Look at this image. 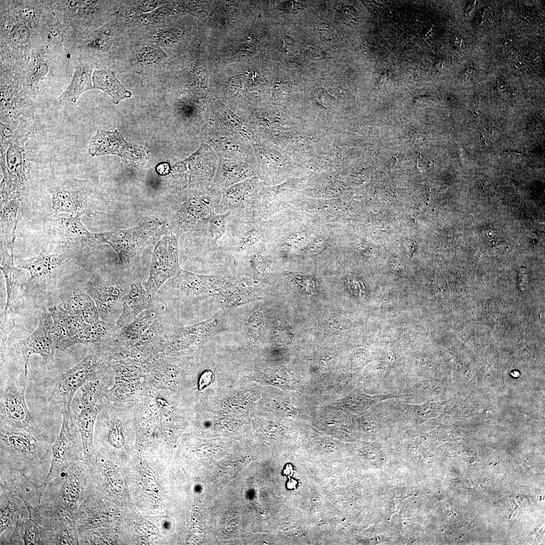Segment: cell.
I'll use <instances>...</instances> for the list:
<instances>
[{
  "instance_id": "38",
  "label": "cell",
  "mask_w": 545,
  "mask_h": 545,
  "mask_svg": "<svg viewBox=\"0 0 545 545\" xmlns=\"http://www.w3.org/2000/svg\"><path fill=\"white\" fill-rule=\"evenodd\" d=\"M342 13L348 20L351 21H355L357 12L353 8L350 6H346L343 9Z\"/></svg>"
},
{
  "instance_id": "4",
  "label": "cell",
  "mask_w": 545,
  "mask_h": 545,
  "mask_svg": "<svg viewBox=\"0 0 545 545\" xmlns=\"http://www.w3.org/2000/svg\"><path fill=\"white\" fill-rule=\"evenodd\" d=\"M264 226L253 207L230 210L225 234L219 240V244L232 259L263 249L266 234Z\"/></svg>"
},
{
  "instance_id": "7",
  "label": "cell",
  "mask_w": 545,
  "mask_h": 545,
  "mask_svg": "<svg viewBox=\"0 0 545 545\" xmlns=\"http://www.w3.org/2000/svg\"><path fill=\"white\" fill-rule=\"evenodd\" d=\"M162 226V222L159 219L151 218L132 228L97 233L95 237L115 250L119 263L128 264L141 253Z\"/></svg>"
},
{
  "instance_id": "5",
  "label": "cell",
  "mask_w": 545,
  "mask_h": 545,
  "mask_svg": "<svg viewBox=\"0 0 545 545\" xmlns=\"http://www.w3.org/2000/svg\"><path fill=\"white\" fill-rule=\"evenodd\" d=\"M230 211L224 214L213 212L183 235L186 253L209 262L228 261L232 258L219 244L225 234Z\"/></svg>"
},
{
  "instance_id": "22",
  "label": "cell",
  "mask_w": 545,
  "mask_h": 545,
  "mask_svg": "<svg viewBox=\"0 0 545 545\" xmlns=\"http://www.w3.org/2000/svg\"><path fill=\"white\" fill-rule=\"evenodd\" d=\"M55 229L65 245L77 247L94 244L98 240L82 224L80 217H58Z\"/></svg>"
},
{
  "instance_id": "24",
  "label": "cell",
  "mask_w": 545,
  "mask_h": 545,
  "mask_svg": "<svg viewBox=\"0 0 545 545\" xmlns=\"http://www.w3.org/2000/svg\"><path fill=\"white\" fill-rule=\"evenodd\" d=\"M119 329L117 324L98 320L87 324L72 337L62 341L58 349L64 351L77 344L102 342L114 336Z\"/></svg>"
},
{
  "instance_id": "18",
  "label": "cell",
  "mask_w": 545,
  "mask_h": 545,
  "mask_svg": "<svg viewBox=\"0 0 545 545\" xmlns=\"http://www.w3.org/2000/svg\"><path fill=\"white\" fill-rule=\"evenodd\" d=\"M67 259L64 253L43 251L20 261L17 266L26 269L31 276L25 287L42 285L50 281L59 273Z\"/></svg>"
},
{
  "instance_id": "34",
  "label": "cell",
  "mask_w": 545,
  "mask_h": 545,
  "mask_svg": "<svg viewBox=\"0 0 545 545\" xmlns=\"http://www.w3.org/2000/svg\"><path fill=\"white\" fill-rule=\"evenodd\" d=\"M22 541L23 544L25 545H47V536L44 528L30 512L23 526Z\"/></svg>"
},
{
  "instance_id": "42",
  "label": "cell",
  "mask_w": 545,
  "mask_h": 545,
  "mask_svg": "<svg viewBox=\"0 0 545 545\" xmlns=\"http://www.w3.org/2000/svg\"><path fill=\"white\" fill-rule=\"evenodd\" d=\"M389 74L387 72H384L380 74L379 76V80L381 81H385L389 78Z\"/></svg>"
},
{
  "instance_id": "13",
  "label": "cell",
  "mask_w": 545,
  "mask_h": 545,
  "mask_svg": "<svg viewBox=\"0 0 545 545\" xmlns=\"http://www.w3.org/2000/svg\"><path fill=\"white\" fill-rule=\"evenodd\" d=\"M92 156L118 155L128 166L137 167L148 158L146 149L140 145L126 142L117 130L113 132L99 129L88 145Z\"/></svg>"
},
{
  "instance_id": "36",
  "label": "cell",
  "mask_w": 545,
  "mask_h": 545,
  "mask_svg": "<svg viewBox=\"0 0 545 545\" xmlns=\"http://www.w3.org/2000/svg\"><path fill=\"white\" fill-rule=\"evenodd\" d=\"M213 373L210 370H206L201 375L198 381V387L200 390L207 387L212 382Z\"/></svg>"
},
{
  "instance_id": "10",
  "label": "cell",
  "mask_w": 545,
  "mask_h": 545,
  "mask_svg": "<svg viewBox=\"0 0 545 545\" xmlns=\"http://www.w3.org/2000/svg\"><path fill=\"white\" fill-rule=\"evenodd\" d=\"M178 237L172 232L157 243L151 260L149 274L144 287L153 298L161 286L180 270Z\"/></svg>"
},
{
  "instance_id": "33",
  "label": "cell",
  "mask_w": 545,
  "mask_h": 545,
  "mask_svg": "<svg viewBox=\"0 0 545 545\" xmlns=\"http://www.w3.org/2000/svg\"><path fill=\"white\" fill-rule=\"evenodd\" d=\"M156 311L149 307L131 323L121 329L119 336L130 341H136L158 319Z\"/></svg>"
},
{
  "instance_id": "1",
  "label": "cell",
  "mask_w": 545,
  "mask_h": 545,
  "mask_svg": "<svg viewBox=\"0 0 545 545\" xmlns=\"http://www.w3.org/2000/svg\"><path fill=\"white\" fill-rule=\"evenodd\" d=\"M54 442L44 431L1 424L0 482L26 479L40 485L50 469Z\"/></svg>"
},
{
  "instance_id": "15",
  "label": "cell",
  "mask_w": 545,
  "mask_h": 545,
  "mask_svg": "<svg viewBox=\"0 0 545 545\" xmlns=\"http://www.w3.org/2000/svg\"><path fill=\"white\" fill-rule=\"evenodd\" d=\"M97 359L91 355L82 359L70 369L62 373L56 379L51 393L47 399L50 405H61L70 409L72 398L78 389L82 387L93 375L98 367Z\"/></svg>"
},
{
  "instance_id": "27",
  "label": "cell",
  "mask_w": 545,
  "mask_h": 545,
  "mask_svg": "<svg viewBox=\"0 0 545 545\" xmlns=\"http://www.w3.org/2000/svg\"><path fill=\"white\" fill-rule=\"evenodd\" d=\"M81 410L76 422L79 428L83 444L85 463L92 458L93 449L92 433L96 416L98 412L96 403L81 401Z\"/></svg>"
},
{
  "instance_id": "19",
  "label": "cell",
  "mask_w": 545,
  "mask_h": 545,
  "mask_svg": "<svg viewBox=\"0 0 545 545\" xmlns=\"http://www.w3.org/2000/svg\"><path fill=\"white\" fill-rule=\"evenodd\" d=\"M29 514L28 507L15 493L0 483V544H6L18 521Z\"/></svg>"
},
{
  "instance_id": "11",
  "label": "cell",
  "mask_w": 545,
  "mask_h": 545,
  "mask_svg": "<svg viewBox=\"0 0 545 545\" xmlns=\"http://www.w3.org/2000/svg\"><path fill=\"white\" fill-rule=\"evenodd\" d=\"M49 191L56 213L67 212L73 217L93 214L88 181L70 177L50 188Z\"/></svg>"
},
{
  "instance_id": "25",
  "label": "cell",
  "mask_w": 545,
  "mask_h": 545,
  "mask_svg": "<svg viewBox=\"0 0 545 545\" xmlns=\"http://www.w3.org/2000/svg\"><path fill=\"white\" fill-rule=\"evenodd\" d=\"M22 198L1 199V246L13 248Z\"/></svg>"
},
{
  "instance_id": "12",
  "label": "cell",
  "mask_w": 545,
  "mask_h": 545,
  "mask_svg": "<svg viewBox=\"0 0 545 545\" xmlns=\"http://www.w3.org/2000/svg\"><path fill=\"white\" fill-rule=\"evenodd\" d=\"M38 319L37 329L16 344L17 348L22 353L24 370L26 373L32 354L40 355L48 365L52 362L55 351L61 342L55 332L52 318L48 310L43 308L38 314Z\"/></svg>"
},
{
  "instance_id": "28",
  "label": "cell",
  "mask_w": 545,
  "mask_h": 545,
  "mask_svg": "<svg viewBox=\"0 0 545 545\" xmlns=\"http://www.w3.org/2000/svg\"><path fill=\"white\" fill-rule=\"evenodd\" d=\"M48 311L52 318L55 332L61 342L72 337L88 324L82 318L66 310L61 305L51 307Z\"/></svg>"
},
{
  "instance_id": "37",
  "label": "cell",
  "mask_w": 545,
  "mask_h": 545,
  "mask_svg": "<svg viewBox=\"0 0 545 545\" xmlns=\"http://www.w3.org/2000/svg\"><path fill=\"white\" fill-rule=\"evenodd\" d=\"M475 74L476 70L474 68L470 67H466L461 71L460 78L466 80L473 79Z\"/></svg>"
},
{
  "instance_id": "20",
  "label": "cell",
  "mask_w": 545,
  "mask_h": 545,
  "mask_svg": "<svg viewBox=\"0 0 545 545\" xmlns=\"http://www.w3.org/2000/svg\"><path fill=\"white\" fill-rule=\"evenodd\" d=\"M13 248L1 246V269L4 274L7 289V301L3 316L18 304L22 297L26 282L22 279V271L14 263Z\"/></svg>"
},
{
  "instance_id": "26",
  "label": "cell",
  "mask_w": 545,
  "mask_h": 545,
  "mask_svg": "<svg viewBox=\"0 0 545 545\" xmlns=\"http://www.w3.org/2000/svg\"><path fill=\"white\" fill-rule=\"evenodd\" d=\"M61 306L66 310L82 318L88 324L99 320V314L91 297L80 290H74L62 295Z\"/></svg>"
},
{
  "instance_id": "17",
  "label": "cell",
  "mask_w": 545,
  "mask_h": 545,
  "mask_svg": "<svg viewBox=\"0 0 545 545\" xmlns=\"http://www.w3.org/2000/svg\"><path fill=\"white\" fill-rule=\"evenodd\" d=\"M231 276L197 274L180 269L168 285L192 296L220 295Z\"/></svg>"
},
{
  "instance_id": "14",
  "label": "cell",
  "mask_w": 545,
  "mask_h": 545,
  "mask_svg": "<svg viewBox=\"0 0 545 545\" xmlns=\"http://www.w3.org/2000/svg\"><path fill=\"white\" fill-rule=\"evenodd\" d=\"M130 288V286L116 281L95 278L88 283L86 290L94 301L102 320L113 323L122 313Z\"/></svg>"
},
{
  "instance_id": "39",
  "label": "cell",
  "mask_w": 545,
  "mask_h": 545,
  "mask_svg": "<svg viewBox=\"0 0 545 545\" xmlns=\"http://www.w3.org/2000/svg\"><path fill=\"white\" fill-rule=\"evenodd\" d=\"M491 15L492 10L488 7L484 8L482 13L481 22L483 23L487 21L491 17Z\"/></svg>"
},
{
  "instance_id": "32",
  "label": "cell",
  "mask_w": 545,
  "mask_h": 545,
  "mask_svg": "<svg viewBox=\"0 0 545 545\" xmlns=\"http://www.w3.org/2000/svg\"><path fill=\"white\" fill-rule=\"evenodd\" d=\"M221 328L222 323L219 319H210L198 324L179 328L173 335V340L176 342L205 340L216 333Z\"/></svg>"
},
{
  "instance_id": "3",
  "label": "cell",
  "mask_w": 545,
  "mask_h": 545,
  "mask_svg": "<svg viewBox=\"0 0 545 545\" xmlns=\"http://www.w3.org/2000/svg\"><path fill=\"white\" fill-rule=\"evenodd\" d=\"M88 480L84 461L67 466L47 484L40 505L73 520L88 495Z\"/></svg>"
},
{
  "instance_id": "9",
  "label": "cell",
  "mask_w": 545,
  "mask_h": 545,
  "mask_svg": "<svg viewBox=\"0 0 545 545\" xmlns=\"http://www.w3.org/2000/svg\"><path fill=\"white\" fill-rule=\"evenodd\" d=\"M28 374L9 378L1 387V424L35 431H43L33 419L25 400Z\"/></svg>"
},
{
  "instance_id": "40",
  "label": "cell",
  "mask_w": 545,
  "mask_h": 545,
  "mask_svg": "<svg viewBox=\"0 0 545 545\" xmlns=\"http://www.w3.org/2000/svg\"><path fill=\"white\" fill-rule=\"evenodd\" d=\"M454 45L459 49H463L464 46V40L459 37L455 36L453 38Z\"/></svg>"
},
{
  "instance_id": "21",
  "label": "cell",
  "mask_w": 545,
  "mask_h": 545,
  "mask_svg": "<svg viewBox=\"0 0 545 545\" xmlns=\"http://www.w3.org/2000/svg\"><path fill=\"white\" fill-rule=\"evenodd\" d=\"M258 188V182L251 178L228 188L222 192L221 201L213 212L224 214L230 210L253 207Z\"/></svg>"
},
{
  "instance_id": "8",
  "label": "cell",
  "mask_w": 545,
  "mask_h": 545,
  "mask_svg": "<svg viewBox=\"0 0 545 545\" xmlns=\"http://www.w3.org/2000/svg\"><path fill=\"white\" fill-rule=\"evenodd\" d=\"M63 420L60 430L52 447L50 467L44 481L40 485L43 493L49 482L63 468L83 461L84 450L80 433L71 414L70 409L62 408Z\"/></svg>"
},
{
  "instance_id": "6",
  "label": "cell",
  "mask_w": 545,
  "mask_h": 545,
  "mask_svg": "<svg viewBox=\"0 0 545 545\" xmlns=\"http://www.w3.org/2000/svg\"><path fill=\"white\" fill-rule=\"evenodd\" d=\"M222 192L211 185L193 188L174 208L172 225L176 235L192 229L216 209Z\"/></svg>"
},
{
  "instance_id": "29",
  "label": "cell",
  "mask_w": 545,
  "mask_h": 545,
  "mask_svg": "<svg viewBox=\"0 0 545 545\" xmlns=\"http://www.w3.org/2000/svg\"><path fill=\"white\" fill-rule=\"evenodd\" d=\"M253 171L248 165H229L225 162L219 165L211 186L222 193L228 188L253 175Z\"/></svg>"
},
{
  "instance_id": "30",
  "label": "cell",
  "mask_w": 545,
  "mask_h": 545,
  "mask_svg": "<svg viewBox=\"0 0 545 545\" xmlns=\"http://www.w3.org/2000/svg\"><path fill=\"white\" fill-rule=\"evenodd\" d=\"M93 88L101 90L112 98L115 103H118L122 99L131 96L130 91L127 90L117 78L114 71L108 70H95L93 73Z\"/></svg>"
},
{
  "instance_id": "31",
  "label": "cell",
  "mask_w": 545,
  "mask_h": 545,
  "mask_svg": "<svg viewBox=\"0 0 545 545\" xmlns=\"http://www.w3.org/2000/svg\"><path fill=\"white\" fill-rule=\"evenodd\" d=\"M91 73V68L87 64L76 67L70 84L59 98L60 102H75L83 92L93 88Z\"/></svg>"
},
{
  "instance_id": "41",
  "label": "cell",
  "mask_w": 545,
  "mask_h": 545,
  "mask_svg": "<svg viewBox=\"0 0 545 545\" xmlns=\"http://www.w3.org/2000/svg\"><path fill=\"white\" fill-rule=\"evenodd\" d=\"M475 2H471L468 5V6H467V7L466 8V13H465L466 15H467V16H470V15L473 11V10L475 8Z\"/></svg>"
},
{
  "instance_id": "2",
  "label": "cell",
  "mask_w": 545,
  "mask_h": 545,
  "mask_svg": "<svg viewBox=\"0 0 545 545\" xmlns=\"http://www.w3.org/2000/svg\"><path fill=\"white\" fill-rule=\"evenodd\" d=\"M1 166L3 178L1 184V199L22 198L29 178V159L27 141L28 134H18L10 126L1 124Z\"/></svg>"
},
{
  "instance_id": "16",
  "label": "cell",
  "mask_w": 545,
  "mask_h": 545,
  "mask_svg": "<svg viewBox=\"0 0 545 545\" xmlns=\"http://www.w3.org/2000/svg\"><path fill=\"white\" fill-rule=\"evenodd\" d=\"M29 510L44 528L47 545L79 544V532L71 518L41 505Z\"/></svg>"
},
{
  "instance_id": "35",
  "label": "cell",
  "mask_w": 545,
  "mask_h": 545,
  "mask_svg": "<svg viewBox=\"0 0 545 545\" xmlns=\"http://www.w3.org/2000/svg\"><path fill=\"white\" fill-rule=\"evenodd\" d=\"M11 37L13 40L19 43L26 42L29 38V29L24 25L18 24L13 27L11 30Z\"/></svg>"
},
{
  "instance_id": "23",
  "label": "cell",
  "mask_w": 545,
  "mask_h": 545,
  "mask_svg": "<svg viewBox=\"0 0 545 545\" xmlns=\"http://www.w3.org/2000/svg\"><path fill=\"white\" fill-rule=\"evenodd\" d=\"M152 297L140 283H133L124 301L122 313L116 321L121 329L135 319L150 307Z\"/></svg>"
}]
</instances>
